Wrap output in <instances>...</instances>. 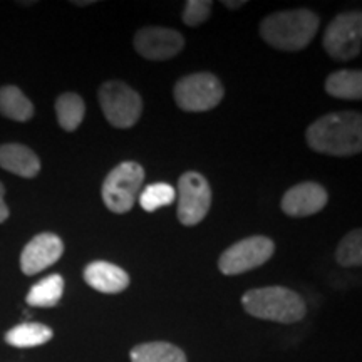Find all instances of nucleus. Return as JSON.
<instances>
[{
	"label": "nucleus",
	"instance_id": "6e6552de",
	"mask_svg": "<svg viewBox=\"0 0 362 362\" xmlns=\"http://www.w3.org/2000/svg\"><path fill=\"white\" fill-rule=\"evenodd\" d=\"M362 40L361 12H344L330 22L324 34V49L332 59L349 61L359 56Z\"/></svg>",
	"mask_w": 362,
	"mask_h": 362
},
{
	"label": "nucleus",
	"instance_id": "a878e982",
	"mask_svg": "<svg viewBox=\"0 0 362 362\" xmlns=\"http://www.w3.org/2000/svg\"><path fill=\"white\" fill-rule=\"evenodd\" d=\"M76 6H89V4H93L90 0H88V2H74Z\"/></svg>",
	"mask_w": 362,
	"mask_h": 362
},
{
	"label": "nucleus",
	"instance_id": "20e7f679",
	"mask_svg": "<svg viewBox=\"0 0 362 362\" xmlns=\"http://www.w3.org/2000/svg\"><path fill=\"white\" fill-rule=\"evenodd\" d=\"M144 170L134 161H124L110 171L103 183V200L112 214H128L138 200Z\"/></svg>",
	"mask_w": 362,
	"mask_h": 362
},
{
	"label": "nucleus",
	"instance_id": "5701e85b",
	"mask_svg": "<svg viewBox=\"0 0 362 362\" xmlns=\"http://www.w3.org/2000/svg\"><path fill=\"white\" fill-rule=\"evenodd\" d=\"M211 6L214 4L210 0H189L185 6L183 11V22L188 27L202 25L211 13Z\"/></svg>",
	"mask_w": 362,
	"mask_h": 362
},
{
	"label": "nucleus",
	"instance_id": "1a4fd4ad",
	"mask_svg": "<svg viewBox=\"0 0 362 362\" xmlns=\"http://www.w3.org/2000/svg\"><path fill=\"white\" fill-rule=\"evenodd\" d=\"M178 220L194 226L205 218L211 206V189L206 178L197 171L181 175L178 181Z\"/></svg>",
	"mask_w": 362,
	"mask_h": 362
},
{
	"label": "nucleus",
	"instance_id": "9d476101",
	"mask_svg": "<svg viewBox=\"0 0 362 362\" xmlns=\"http://www.w3.org/2000/svg\"><path fill=\"white\" fill-rule=\"evenodd\" d=\"M185 47V39L178 30L166 27H144L134 35V49L149 61H166Z\"/></svg>",
	"mask_w": 362,
	"mask_h": 362
},
{
	"label": "nucleus",
	"instance_id": "f257e3e1",
	"mask_svg": "<svg viewBox=\"0 0 362 362\" xmlns=\"http://www.w3.org/2000/svg\"><path fill=\"white\" fill-rule=\"evenodd\" d=\"M307 143L322 155H356L362 149V117L354 111L325 115L309 126Z\"/></svg>",
	"mask_w": 362,
	"mask_h": 362
},
{
	"label": "nucleus",
	"instance_id": "4be33fe9",
	"mask_svg": "<svg viewBox=\"0 0 362 362\" xmlns=\"http://www.w3.org/2000/svg\"><path fill=\"white\" fill-rule=\"evenodd\" d=\"M336 259L342 267H359L362 264V232L352 230L339 243Z\"/></svg>",
	"mask_w": 362,
	"mask_h": 362
},
{
	"label": "nucleus",
	"instance_id": "393cba45",
	"mask_svg": "<svg viewBox=\"0 0 362 362\" xmlns=\"http://www.w3.org/2000/svg\"><path fill=\"white\" fill-rule=\"evenodd\" d=\"M245 0H240V2H230V0H225L223 6L228 7V8H240L242 6H245Z\"/></svg>",
	"mask_w": 362,
	"mask_h": 362
},
{
	"label": "nucleus",
	"instance_id": "4468645a",
	"mask_svg": "<svg viewBox=\"0 0 362 362\" xmlns=\"http://www.w3.org/2000/svg\"><path fill=\"white\" fill-rule=\"evenodd\" d=\"M0 168L22 178H34L40 171V160L24 144L8 143L0 146Z\"/></svg>",
	"mask_w": 362,
	"mask_h": 362
},
{
	"label": "nucleus",
	"instance_id": "2eb2a0df",
	"mask_svg": "<svg viewBox=\"0 0 362 362\" xmlns=\"http://www.w3.org/2000/svg\"><path fill=\"white\" fill-rule=\"evenodd\" d=\"M0 115L24 123L34 116V104L19 88L4 86L0 88Z\"/></svg>",
	"mask_w": 362,
	"mask_h": 362
},
{
	"label": "nucleus",
	"instance_id": "f3484780",
	"mask_svg": "<svg viewBox=\"0 0 362 362\" xmlns=\"http://www.w3.org/2000/svg\"><path fill=\"white\" fill-rule=\"evenodd\" d=\"M52 329L44 324L25 322L16 325L6 334V342L8 346L19 347V349H29L49 342L52 339Z\"/></svg>",
	"mask_w": 362,
	"mask_h": 362
},
{
	"label": "nucleus",
	"instance_id": "39448f33",
	"mask_svg": "<svg viewBox=\"0 0 362 362\" xmlns=\"http://www.w3.org/2000/svg\"><path fill=\"white\" fill-rule=\"evenodd\" d=\"M99 104L110 124L119 129L134 126L143 111L141 96L121 81H107L99 88Z\"/></svg>",
	"mask_w": 362,
	"mask_h": 362
},
{
	"label": "nucleus",
	"instance_id": "ddd939ff",
	"mask_svg": "<svg viewBox=\"0 0 362 362\" xmlns=\"http://www.w3.org/2000/svg\"><path fill=\"white\" fill-rule=\"evenodd\" d=\"M84 280L101 293H119L129 285L128 272L115 264L96 260L84 269Z\"/></svg>",
	"mask_w": 362,
	"mask_h": 362
},
{
	"label": "nucleus",
	"instance_id": "412c9836",
	"mask_svg": "<svg viewBox=\"0 0 362 362\" xmlns=\"http://www.w3.org/2000/svg\"><path fill=\"white\" fill-rule=\"evenodd\" d=\"M175 200L176 189L166 183L148 185L141 192V194H139V205L146 211H155L161 206H168Z\"/></svg>",
	"mask_w": 362,
	"mask_h": 362
},
{
	"label": "nucleus",
	"instance_id": "7ed1b4c3",
	"mask_svg": "<svg viewBox=\"0 0 362 362\" xmlns=\"http://www.w3.org/2000/svg\"><path fill=\"white\" fill-rule=\"evenodd\" d=\"M242 305L248 315L279 324H296L305 317L304 298L291 288L260 287L243 293Z\"/></svg>",
	"mask_w": 362,
	"mask_h": 362
},
{
	"label": "nucleus",
	"instance_id": "423d86ee",
	"mask_svg": "<svg viewBox=\"0 0 362 362\" xmlns=\"http://www.w3.org/2000/svg\"><path fill=\"white\" fill-rule=\"evenodd\" d=\"M225 89L210 72H197L181 78L175 86V101L183 111L203 112L218 106Z\"/></svg>",
	"mask_w": 362,
	"mask_h": 362
},
{
	"label": "nucleus",
	"instance_id": "0eeeda50",
	"mask_svg": "<svg viewBox=\"0 0 362 362\" xmlns=\"http://www.w3.org/2000/svg\"><path fill=\"white\" fill-rule=\"evenodd\" d=\"M275 243L269 237H248L233 243L221 253L218 269L225 275H240L262 267L274 255Z\"/></svg>",
	"mask_w": 362,
	"mask_h": 362
},
{
	"label": "nucleus",
	"instance_id": "6ab92c4d",
	"mask_svg": "<svg viewBox=\"0 0 362 362\" xmlns=\"http://www.w3.org/2000/svg\"><path fill=\"white\" fill-rule=\"evenodd\" d=\"M325 90L334 98L361 99L362 98V74L361 71H336L325 81Z\"/></svg>",
	"mask_w": 362,
	"mask_h": 362
},
{
	"label": "nucleus",
	"instance_id": "f03ea898",
	"mask_svg": "<svg viewBox=\"0 0 362 362\" xmlns=\"http://www.w3.org/2000/svg\"><path fill=\"white\" fill-rule=\"evenodd\" d=\"M319 29V17L307 8L275 12L260 24V35L279 51H302Z\"/></svg>",
	"mask_w": 362,
	"mask_h": 362
},
{
	"label": "nucleus",
	"instance_id": "dca6fc26",
	"mask_svg": "<svg viewBox=\"0 0 362 362\" xmlns=\"http://www.w3.org/2000/svg\"><path fill=\"white\" fill-rule=\"evenodd\" d=\"M131 362H188L185 352L170 342H144L131 349Z\"/></svg>",
	"mask_w": 362,
	"mask_h": 362
},
{
	"label": "nucleus",
	"instance_id": "9b49d317",
	"mask_svg": "<svg viewBox=\"0 0 362 362\" xmlns=\"http://www.w3.org/2000/svg\"><path fill=\"white\" fill-rule=\"evenodd\" d=\"M64 253V243L54 233H39L27 243L21 255V269L25 275H35L56 264Z\"/></svg>",
	"mask_w": 362,
	"mask_h": 362
},
{
	"label": "nucleus",
	"instance_id": "f8f14e48",
	"mask_svg": "<svg viewBox=\"0 0 362 362\" xmlns=\"http://www.w3.org/2000/svg\"><path fill=\"white\" fill-rule=\"evenodd\" d=\"M327 200L329 194L322 185L305 181L284 194L282 210L288 216H310L319 214L327 205Z\"/></svg>",
	"mask_w": 362,
	"mask_h": 362
},
{
	"label": "nucleus",
	"instance_id": "aec40b11",
	"mask_svg": "<svg viewBox=\"0 0 362 362\" xmlns=\"http://www.w3.org/2000/svg\"><path fill=\"white\" fill-rule=\"evenodd\" d=\"M56 115L62 129L76 131L83 123L86 115L83 98L74 93L61 94L56 101Z\"/></svg>",
	"mask_w": 362,
	"mask_h": 362
},
{
	"label": "nucleus",
	"instance_id": "a211bd4d",
	"mask_svg": "<svg viewBox=\"0 0 362 362\" xmlns=\"http://www.w3.org/2000/svg\"><path fill=\"white\" fill-rule=\"evenodd\" d=\"M64 293V279L59 274H52L49 277L39 280L37 284L30 287L29 293H27V304L30 307H54L59 304Z\"/></svg>",
	"mask_w": 362,
	"mask_h": 362
},
{
	"label": "nucleus",
	"instance_id": "b1692460",
	"mask_svg": "<svg viewBox=\"0 0 362 362\" xmlns=\"http://www.w3.org/2000/svg\"><path fill=\"white\" fill-rule=\"evenodd\" d=\"M4 194H6V188H4V185L0 183V223H4L8 218V208L6 205V202H4Z\"/></svg>",
	"mask_w": 362,
	"mask_h": 362
}]
</instances>
